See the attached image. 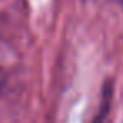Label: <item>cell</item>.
Returning <instances> with one entry per match:
<instances>
[{"label":"cell","mask_w":123,"mask_h":123,"mask_svg":"<svg viewBox=\"0 0 123 123\" xmlns=\"http://www.w3.org/2000/svg\"><path fill=\"white\" fill-rule=\"evenodd\" d=\"M110 105H111V89H110V83H106V86L103 88V94H101V101H99V111L96 115L94 123H105L106 121Z\"/></svg>","instance_id":"cell-1"},{"label":"cell","mask_w":123,"mask_h":123,"mask_svg":"<svg viewBox=\"0 0 123 123\" xmlns=\"http://www.w3.org/2000/svg\"><path fill=\"white\" fill-rule=\"evenodd\" d=\"M4 88H5V76H4V73H2V71H0V94H2Z\"/></svg>","instance_id":"cell-2"}]
</instances>
